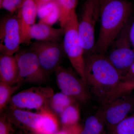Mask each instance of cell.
Wrapping results in <instances>:
<instances>
[{
    "label": "cell",
    "instance_id": "1",
    "mask_svg": "<svg viewBox=\"0 0 134 134\" xmlns=\"http://www.w3.org/2000/svg\"><path fill=\"white\" fill-rule=\"evenodd\" d=\"M86 84L91 95L100 105L113 98L122 76L104 54L94 53L85 56Z\"/></svg>",
    "mask_w": 134,
    "mask_h": 134
},
{
    "label": "cell",
    "instance_id": "2",
    "mask_svg": "<svg viewBox=\"0 0 134 134\" xmlns=\"http://www.w3.org/2000/svg\"><path fill=\"white\" fill-rule=\"evenodd\" d=\"M133 9L127 0H115L101 6L100 26L94 53L105 55L111 43L127 24Z\"/></svg>",
    "mask_w": 134,
    "mask_h": 134
},
{
    "label": "cell",
    "instance_id": "3",
    "mask_svg": "<svg viewBox=\"0 0 134 134\" xmlns=\"http://www.w3.org/2000/svg\"><path fill=\"white\" fill-rule=\"evenodd\" d=\"M78 23L76 12L67 19L64 26L62 28L64 31L63 45L65 53L75 71L86 84L84 50L79 37Z\"/></svg>",
    "mask_w": 134,
    "mask_h": 134
},
{
    "label": "cell",
    "instance_id": "4",
    "mask_svg": "<svg viewBox=\"0 0 134 134\" xmlns=\"http://www.w3.org/2000/svg\"><path fill=\"white\" fill-rule=\"evenodd\" d=\"M100 0H86L82 14L78 23V30L85 56L94 52L96 45L95 27L100 12Z\"/></svg>",
    "mask_w": 134,
    "mask_h": 134
},
{
    "label": "cell",
    "instance_id": "5",
    "mask_svg": "<svg viewBox=\"0 0 134 134\" xmlns=\"http://www.w3.org/2000/svg\"><path fill=\"white\" fill-rule=\"evenodd\" d=\"M131 20L113 41L105 54L122 77L134 62V48L129 34Z\"/></svg>",
    "mask_w": 134,
    "mask_h": 134
},
{
    "label": "cell",
    "instance_id": "6",
    "mask_svg": "<svg viewBox=\"0 0 134 134\" xmlns=\"http://www.w3.org/2000/svg\"><path fill=\"white\" fill-rule=\"evenodd\" d=\"M56 82L61 92L77 101L86 103L91 98L88 88L76 72L62 66L54 70Z\"/></svg>",
    "mask_w": 134,
    "mask_h": 134
},
{
    "label": "cell",
    "instance_id": "7",
    "mask_svg": "<svg viewBox=\"0 0 134 134\" xmlns=\"http://www.w3.org/2000/svg\"><path fill=\"white\" fill-rule=\"evenodd\" d=\"M129 94L119 96L100 105L96 115L103 121L107 130L128 117L134 108V96Z\"/></svg>",
    "mask_w": 134,
    "mask_h": 134
},
{
    "label": "cell",
    "instance_id": "8",
    "mask_svg": "<svg viewBox=\"0 0 134 134\" xmlns=\"http://www.w3.org/2000/svg\"><path fill=\"white\" fill-rule=\"evenodd\" d=\"M54 92L50 87H34L19 92L12 96L10 107L40 111L48 107Z\"/></svg>",
    "mask_w": 134,
    "mask_h": 134
},
{
    "label": "cell",
    "instance_id": "9",
    "mask_svg": "<svg viewBox=\"0 0 134 134\" xmlns=\"http://www.w3.org/2000/svg\"><path fill=\"white\" fill-rule=\"evenodd\" d=\"M15 57L19 69L18 84H41L46 81L48 75L42 68L37 55L32 51H19Z\"/></svg>",
    "mask_w": 134,
    "mask_h": 134
},
{
    "label": "cell",
    "instance_id": "10",
    "mask_svg": "<svg viewBox=\"0 0 134 134\" xmlns=\"http://www.w3.org/2000/svg\"><path fill=\"white\" fill-rule=\"evenodd\" d=\"M30 50L37 55L41 68L48 75L60 66L65 53L63 42L57 41H36Z\"/></svg>",
    "mask_w": 134,
    "mask_h": 134
},
{
    "label": "cell",
    "instance_id": "11",
    "mask_svg": "<svg viewBox=\"0 0 134 134\" xmlns=\"http://www.w3.org/2000/svg\"><path fill=\"white\" fill-rule=\"evenodd\" d=\"M22 44L21 29L16 16L5 17L0 23V52L13 55L19 51Z\"/></svg>",
    "mask_w": 134,
    "mask_h": 134
},
{
    "label": "cell",
    "instance_id": "12",
    "mask_svg": "<svg viewBox=\"0 0 134 134\" xmlns=\"http://www.w3.org/2000/svg\"><path fill=\"white\" fill-rule=\"evenodd\" d=\"M5 115L10 124L23 130L25 134H36L43 121V116L40 113H33L23 109L10 107Z\"/></svg>",
    "mask_w": 134,
    "mask_h": 134
},
{
    "label": "cell",
    "instance_id": "13",
    "mask_svg": "<svg viewBox=\"0 0 134 134\" xmlns=\"http://www.w3.org/2000/svg\"><path fill=\"white\" fill-rule=\"evenodd\" d=\"M38 6L37 0H24L18 10L16 16L20 24L22 43H31L30 30L35 24Z\"/></svg>",
    "mask_w": 134,
    "mask_h": 134
},
{
    "label": "cell",
    "instance_id": "14",
    "mask_svg": "<svg viewBox=\"0 0 134 134\" xmlns=\"http://www.w3.org/2000/svg\"><path fill=\"white\" fill-rule=\"evenodd\" d=\"M64 31L62 28H54L52 25L40 21L31 26L30 31L31 40L61 42Z\"/></svg>",
    "mask_w": 134,
    "mask_h": 134
},
{
    "label": "cell",
    "instance_id": "15",
    "mask_svg": "<svg viewBox=\"0 0 134 134\" xmlns=\"http://www.w3.org/2000/svg\"><path fill=\"white\" fill-rule=\"evenodd\" d=\"M19 69L15 55L1 54L0 82L14 85L17 83Z\"/></svg>",
    "mask_w": 134,
    "mask_h": 134
},
{
    "label": "cell",
    "instance_id": "16",
    "mask_svg": "<svg viewBox=\"0 0 134 134\" xmlns=\"http://www.w3.org/2000/svg\"><path fill=\"white\" fill-rule=\"evenodd\" d=\"M38 112L43 116V121L41 127L35 134H55L60 130L58 118L48 107Z\"/></svg>",
    "mask_w": 134,
    "mask_h": 134
},
{
    "label": "cell",
    "instance_id": "17",
    "mask_svg": "<svg viewBox=\"0 0 134 134\" xmlns=\"http://www.w3.org/2000/svg\"><path fill=\"white\" fill-rule=\"evenodd\" d=\"M77 101L61 92H57L54 93L50 99L48 108L55 115L59 116L67 107Z\"/></svg>",
    "mask_w": 134,
    "mask_h": 134
},
{
    "label": "cell",
    "instance_id": "18",
    "mask_svg": "<svg viewBox=\"0 0 134 134\" xmlns=\"http://www.w3.org/2000/svg\"><path fill=\"white\" fill-rule=\"evenodd\" d=\"M59 116L62 128L78 124L80 120V112L77 103H74L67 107Z\"/></svg>",
    "mask_w": 134,
    "mask_h": 134
},
{
    "label": "cell",
    "instance_id": "19",
    "mask_svg": "<svg viewBox=\"0 0 134 134\" xmlns=\"http://www.w3.org/2000/svg\"><path fill=\"white\" fill-rule=\"evenodd\" d=\"M81 134H108L103 121L97 115L87 118L82 127Z\"/></svg>",
    "mask_w": 134,
    "mask_h": 134
},
{
    "label": "cell",
    "instance_id": "20",
    "mask_svg": "<svg viewBox=\"0 0 134 134\" xmlns=\"http://www.w3.org/2000/svg\"><path fill=\"white\" fill-rule=\"evenodd\" d=\"M134 90V62L122 76L115 92L114 98L124 94H129Z\"/></svg>",
    "mask_w": 134,
    "mask_h": 134
},
{
    "label": "cell",
    "instance_id": "21",
    "mask_svg": "<svg viewBox=\"0 0 134 134\" xmlns=\"http://www.w3.org/2000/svg\"><path fill=\"white\" fill-rule=\"evenodd\" d=\"M56 2L59 11V21L63 28L68 18L76 12L77 0H56Z\"/></svg>",
    "mask_w": 134,
    "mask_h": 134
},
{
    "label": "cell",
    "instance_id": "22",
    "mask_svg": "<svg viewBox=\"0 0 134 134\" xmlns=\"http://www.w3.org/2000/svg\"><path fill=\"white\" fill-rule=\"evenodd\" d=\"M21 84L10 85L0 82V112L1 114L9 103L13 93L20 87Z\"/></svg>",
    "mask_w": 134,
    "mask_h": 134
},
{
    "label": "cell",
    "instance_id": "23",
    "mask_svg": "<svg viewBox=\"0 0 134 134\" xmlns=\"http://www.w3.org/2000/svg\"><path fill=\"white\" fill-rule=\"evenodd\" d=\"M108 134H134V113L107 130Z\"/></svg>",
    "mask_w": 134,
    "mask_h": 134
},
{
    "label": "cell",
    "instance_id": "24",
    "mask_svg": "<svg viewBox=\"0 0 134 134\" xmlns=\"http://www.w3.org/2000/svg\"><path fill=\"white\" fill-rule=\"evenodd\" d=\"M24 0H0V8L11 13L19 10Z\"/></svg>",
    "mask_w": 134,
    "mask_h": 134
},
{
    "label": "cell",
    "instance_id": "25",
    "mask_svg": "<svg viewBox=\"0 0 134 134\" xmlns=\"http://www.w3.org/2000/svg\"><path fill=\"white\" fill-rule=\"evenodd\" d=\"M59 11L57 3L52 10L49 13L40 19V21L45 23L47 24L52 25L54 24L59 19Z\"/></svg>",
    "mask_w": 134,
    "mask_h": 134
},
{
    "label": "cell",
    "instance_id": "26",
    "mask_svg": "<svg viewBox=\"0 0 134 134\" xmlns=\"http://www.w3.org/2000/svg\"><path fill=\"white\" fill-rule=\"evenodd\" d=\"M82 127L78 124L72 126L62 128L55 134H81Z\"/></svg>",
    "mask_w": 134,
    "mask_h": 134
},
{
    "label": "cell",
    "instance_id": "27",
    "mask_svg": "<svg viewBox=\"0 0 134 134\" xmlns=\"http://www.w3.org/2000/svg\"><path fill=\"white\" fill-rule=\"evenodd\" d=\"M129 34L130 40L134 48V16L131 19L130 24Z\"/></svg>",
    "mask_w": 134,
    "mask_h": 134
},
{
    "label": "cell",
    "instance_id": "28",
    "mask_svg": "<svg viewBox=\"0 0 134 134\" xmlns=\"http://www.w3.org/2000/svg\"><path fill=\"white\" fill-rule=\"evenodd\" d=\"M56 1V0H37L38 6L54 2Z\"/></svg>",
    "mask_w": 134,
    "mask_h": 134
},
{
    "label": "cell",
    "instance_id": "29",
    "mask_svg": "<svg viewBox=\"0 0 134 134\" xmlns=\"http://www.w3.org/2000/svg\"><path fill=\"white\" fill-rule=\"evenodd\" d=\"M113 1H115V0H100V6L101 7L108 2Z\"/></svg>",
    "mask_w": 134,
    "mask_h": 134
},
{
    "label": "cell",
    "instance_id": "30",
    "mask_svg": "<svg viewBox=\"0 0 134 134\" xmlns=\"http://www.w3.org/2000/svg\"><path fill=\"white\" fill-rule=\"evenodd\" d=\"M23 134L21 133V134Z\"/></svg>",
    "mask_w": 134,
    "mask_h": 134
}]
</instances>
